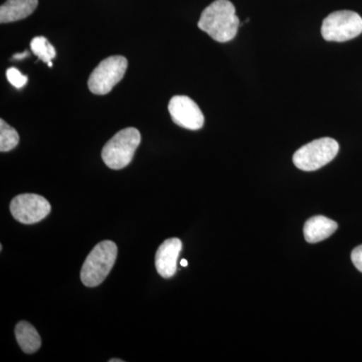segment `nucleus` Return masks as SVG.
Masks as SVG:
<instances>
[{
	"mask_svg": "<svg viewBox=\"0 0 362 362\" xmlns=\"http://www.w3.org/2000/svg\"><path fill=\"white\" fill-rule=\"evenodd\" d=\"M30 49L40 61L47 64L52 63L57 54L54 45L45 37H35L30 42Z\"/></svg>",
	"mask_w": 362,
	"mask_h": 362,
	"instance_id": "13",
	"label": "nucleus"
},
{
	"mask_svg": "<svg viewBox=\"0 0 362 362\" xmlns=\"http://www.w3.org/2000/svg\"><path fill=\"white\" fill-rule=\"evenodd\" d=\"M28 56H30V54H28V52H23V54H14L13 59H21L25 58V57H28Z\"/></svg>",
	"mask_w": 362,
	"mask_h": 362,
	"instance_id": "17",
	"label": "nucleus"
},
{
	"mask_svg": "<svg viewBox=\"0 0 362 362\" xmlns=\"http://www.w3.org/2000/svg\"><path fill=\"white\" fill-rule=\"evenodd\" d=\"M351 261L354 265L362 273V245L356 247L351 252Z\"/></svg>",
	"mask_w": 362,
	"mask_h": 362,
	"instance_id": "16",
	"label": "nucleus"
},
{
	"mask_svg": "<svg viewBox=\"0 0 362 362\" xmlns=\"http://www.w3.org/2000/svg\"><path fill=\"white\" fill-rule=\"evenodd\" d=\"M11 211L16 221L25 225H33L49 216L51 204L40 195L21 194L11 201Z\"/></svg>",
	"mask_w": 362,
	"mask_h": 362,
	"instance_id": "7",
	"label": "nucleus"
},
{
	"mask_svg": "<svg viewBox=\"0 0 362 362\" xmlns=\"http://www.w3.org/2000/svg\"><path fill=\"white\" fill-rule=\"evenodd\" d=\"M110 362H123V361H121V359H110Z\"/></svg>",
	"mask_w": 362,
	"mask_h": 362,
	"instance_id": "19",
	"label": "nucleus"
},
{
	"mask_svg": "<svg viewBox=\"0 0 362 362\" xmlns=\"http://www.w3.org/2000/svg\"><path fill=\"white\" fill-rule=\"evenodd\" d=\"M118 247L111 240L98 244L86 259L81 270V280L87 287H97L104 282L115 264Z\"/></svg>",
	"mask_w": 362,
	"mask_h": 362,
	"instance_id": "2",
	"label": "nucleus"
},
{
	"mask_svg": "<svg viewBox=\"0 0 362 362\" xmlns=\"http://www.w3.org/2000/svg\"><path fill=\"white\" fill-rule=\"evenodd\" d=\"M16 337L18 345L23 352L28 354H35L40 349L42 345V339L37 331L33 327L32 324L21 321L16 325Z\"/></svg>",
	"mask_w": 362,
	"mask_h": 362,
	"instance_id": "12",
	"label": "nucleus"
},
{
	"mask_svg": "<svg viewBox=\"0 0 362 362\" xmlns=\"http://www.w3.org/2000/svg\"><path fill=\"white\" fill-rule=\"evenodd\" d=\"M180 265L182 267H187L188 265L187 259H181Z\"/></svg>",
	"mask_w": 362,
	"mask_h": 362,
	"instance_id": "18",
	"label": "nucleus"
},
{
	"mask_svg": "<svg viewBox=\"0 0 362 362\" xmlns=\"http://www.w3.org/2000/svg\"><path fill=\"white\" fill-rule=\"evenodd\" d=\"M199 28L218 42H228L237 35L240 20L228 0H216L202 11Z\"/></svg>",
	"mask_w": 362,
	"mask_h": 362,
	"instance_id": "1",
	"label": "nucleus"
},
{
	"mask_svg": "<svg viewBox=\"0 0 362 362\" xmlns=\"http://www.w3.org/2000/svg\"><path fill=\"white\" fill-rule=\"evenodd\" d=\"M128 62L125 57L113 56L103 59L90 74L88 86L93 94L106 95L125 76Z\"/></svg>",
	"mask_w": 362,
	"mask_h": 362,
	"instance_id": "6",
	"label": "nucleus"
},
{
	"mask_svg": "<svg viewBox=\"0 0 362 362\" xmlns=\"http://www.w3.org/2000/svg\"><path fill=\"white\" fill-rule=\"evenodd\" d=\"M171 119L176 125L188 130L201 129L204 124V116L199 105L187 96L171 98L168 104Z\"/></svg>",
	"mask_w": 362,
	"mask_h": 362,
	"instance_id": "8",
	"label": "nucleus"
},
{
	"mask_svg": "<svg viewBox=\"0 0 362 362\" xmlns=\"http://www.w3.org/2000/svg\"><path fill=\"white\" fill-rule=\"evenodd\" d=\"M20 142V136L14 128L11 127L1 119L0 120V151L8 152L16 148Z\"/></svg>",
	"mask_w": 362,
	"mask_h": 362,
	"instance_id": "14",
	"label": "nucleus"
},
{
	"mask_svg": "<svg viewBox=\"0 0 362 362\" xmlns=\"http://www.w3.org/2000/svg\"><path fill=\"white\" fill-rule=\"evenodd\" d=\"M337 223L326 216H313L305 223V240L310 244H316L332 235L337 232Z\"/></svg>",
	"mask_w": 362,
	"mask_h": 362,
	"instance_id": "11",
	"label": "nucleus"
},
{
	"mask_svg": "<svg viewBox=\"0 0 362 362\" xmlns=\"http://www.w3.org/2000/svg\"><path fill=\"white\" fill-rule=\"evenodd\" d=\"M182 250V243L177 238H171L162 243L156 255V267L162 278H171L177 270V259Z\"/></svg>",
	"mask_w": 362,
	"mask_h": 362,
	"instance_id": "9",
	"label": "nucleus"
},
{
	"mask_svg": "<svg viewBox=\"0 0 362 362\" xmlns=\"http://www.w3.org/2000/svg\"><path fill=\"white\" fill-rule=\"evenodd\" d=\"M323 39L327 42H342L362 33V18L351 11L332 13L323 21L321 28Z\"/></svg>",
	"mask_w": 362,
	"mask_h": 362,
	"instance_id": "5",
	"label": "nucleus"
},
{
	"mask_svg": "<svg viewBox=\"0 0 362 362\" xmlns=\"http://www.w3.org/2000/svg\"><path fill=\"white\" fill-rule=\"evenodd\" d=\"M141 142V134L136 128L119 131L105 145L102 158L109 168L119 170L129 165L136 149Z\"/></svg>",
	"mask_w": 362,
	"mask_h": 362,
	"instance_id": "3",
	"label": "nucleus"
},
{
	"mask_svg": "<svg viewBox=\"0 0 362 362\" xmlns=\"http://www.w3.org/2000/svg\"><path fill=\"white\" fill-rule=\"evenodd\" d=\"M338 151L337 141L332 138H320L298 149L293 156V162L301 170L315 171L332 161Z\"/></svg>",
	"mask_w": 362,
	"mask_h": 362,
	"instance_id": "4",
	"label": "nucleus"
},
{
	"mask_svg": "<svg viewBox=\"0 0 362 362\" xmlns=\"http://www.w3.org/2000/svg\"><path fill=\"white\" fill-rule=\"evenodd\" d=\"M39 0H7L0 7V23H8L25 20L35 11Z\"/></svg>",
	"mask_w": 362,
	"mask_h": 362,
	"instance_id": "10",
	"label": "nucleus"
},
{
	"mask_svg": "<svg viewBox=\"0 0 362 362\" xmlns=\"http://www.w3.org/2000/svg\"><path fill=\"white\" fill-rule=\"evenodd\" d=\"M6 78L8 82L13 86L16 89H21L25 87L26 83H28V78L26 76L23 75L18 69L9 68L6 71Z\"/></svg>",
	"mask_w": 362,
	"mask_h": 362,
	"instance_id": "15",
	"label": "nucleus"
}]
</instances>
